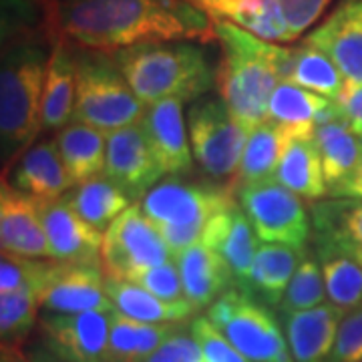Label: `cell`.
<instances>
[{
  "label": "cell",
  "mask_w": 362,
  "mask_h": 362,
  "mask_svg": "<svg viewBox=\"0 0 362 362\" xmlns=\"http://www.w3.org/2000/svg\"><path fill=\"white\" fill-rule=\"evenodd\" d=\"M306 252L282 246V244L262 242L254 259L252 278H250L246 294L254 296L270 308H278L286 294V288Z\"/></svg>",
  "instance_id": "30"
},
{
  "label": "cell",
  "mask_w": 362,
  "mask_h": 362,
  "mask_svg": "<svg viewBox=\"0 0 362 362\" xmlns=\"http://www.w3.org/2000/svg\"><path fill=\"white\" fill-rule=\"evenodd\" d=\"M169 259H173V254L139 204L123 211L103 233L101 266L105 276L133 282L143 272Z\"/></svg>",
  "instance_id": "10"
},
{
  "label": "cell",
  "mask_w": 362,
  "mask_h": 362,
  "mask_svg": "<svg viewBox=\"0 0 362 362\" xmlns=\"http://www.w3.org/2000/svg\"><path fill=\"white\" fill-rule=\"evenodd\" d=\"M105 290L113 304V310L127 316L131 320H137V322H187L194 316H197V312L192 308L189 302L169 304L131 280L105 276Z\"/></svg>",
  "instance_id": "27"
},
{
  "label": "cell",
  "mask_w": 362,
  "mask_h": 362,
  "mask_svg": "<svg viewBox=\"0 0 362 362\" xmlns=\"http://www.w3.org/2000/svg\"><path fill=\"white\" fill-rule=\"evenodd\" d=\"M105 175L115 181L135 204L163 180L165 171L157 161L141 121L107 133Z\"/></svg>",
  "instance_id": "13"
},
{
  "label": "cell",
  "mask_w": 362,
  "mask_h": 362,
  "mask_svg": "<svg viewBox=\"0 0 362 362\" xmlns=\"http://www.w3.org/2000/svg\"><path fill=\"white\" fill-rule=\"evenodd\" d=\"M314 139L322 157L328 195L337 197L338 192L356 175L361 168L362 135L352 129V125L340 113L318 123L314 129Z\"/></svg>",
  "instance_id": "21"
},
{
  "label": "cell",
  "mask_w": 362,
  "mask_h": 362,
  "mask_svg": "<svg viewBox=\"0 0 362 362\" xmlns=\"http://www.w3.org/2000/svg\"><path fill=\"white\" fill-rule=\"evenodd\" d=\"M294 133H308V131H292L272 119L259 123L256 129L250 131L242 163L238 169V175L232 181L233 189L256 181L272 180L276 175L280 159L284 156L286 145Z\"/></svg>",
  "instance_id": "29"
},
{
  "label": "cell",
  "mask_w": 362,
  "mask_h": 362,
  "mask_svg": "<svg viewBox=\"0 0 362 362\" xmlns=\"http://www.w3.org/2000/svg\"><path fill=\"white\" fill-rule=\"evenodd\" d=\"M0 247L23 258L52 259L40 202L14 187L6 177L0 185Z\"/></svg>",
  "instance_id": "14"
},
{
  "label": "cell",
  "mask_w": 362,
  "mask_h": 362,
  "mask_svg": "<svg viewBox=\"0 0 362 362\" xmlns=\"http://www.w3.org/2000/svg\"><path fill=\"white\" fill-rule=\"evenodd\" d=\"M54 139L75 185L105 173L107 133L85 123L71 121L57 133Z\"/></svg>",
  "instance_id": "32"
},
{
  "label": "cell",
  "mask_w": 362,
  "mask_h": 362,
  "mask_svg": "<svg viewBox=\"0 0 362 362\" xmlns=\"http://www.w3.org/2000/svg\"><path fill=\"white\" fill-rule=\"evenodd\" d=\"M304 42L328 54L349 85H362V0H340Z\"/></svg>",
  "instance_id": "15"
},
{
  "label": "cell",
  "mask_w": 362,
  "mask_h": 362,
  "mask_svg": "<svg viewBox=\"0 0 362 362\" xmlns=\"http://www.w3.org/2000/svg\"><path fill=\"white\" fill-rule=\"evenodd\" d=\"M189 332L199 344L207 362H254L244 356L228 338L211 324L206 314H197L189 322Z\"/></svg>",
  "instance_id": "38"
},
{
  "label": "cell",
  "mask_w": 362,
  "mask_h": 362,
  "mask_svg": "<svg viewBox=\"0 0 362 362\" xmlns=\"http://www.w3.org/2000/svg\"><path fill=\"white\" fill-rule=\"evenodd\" d=\"M45 259H30L2 252L0 258V292H14L25 286H39Z\"/></svg>",
  "instance_id": "40"
},
{
  "label": "cell",
  "mask_w": 362,
  "mask_h": 362,
  "mask_svg": "<svg viewBox=\"0 0 362 362\" xmlns=\"http://www.w3.org/2000/svg\"><path fill=\"white\" fill-rule=\"evenodd\" d=\"M338 105L352 129L362 135V85H346L342 97L338 99Z\"/></svg>",
  "instance_id": "44"
},
{
  "label": "cell",
  "mask_w": 362,
  "mask_h": 362,
  "mask_svg": "<svg viewBox=\"0 0 362 362\" xmlns=\"http://www.w3.org/2000/svg\"><path fill=\"white\" fill-rule=\"evenodd\" d=\"M175 262L185 298L197 314L207 310L218 298L235 288L228 262L204 242L181 252L180 256H175Z\"/></svg>",
  "instance_id": "20"
},
{
  "label": "cell",
  "mask_w": 362,
  "mask_h": 362,
  "mask_svg": "<svg viewBox=\"0 0 362 362\" xmlns=\"http://www.w3.org/2000/svg\"><path fill=\"white\" fill-rule=\"evenodd\" d=\"M206 316L250 361L294 362L284 330L270 306L244 290H228L207 308Z\"/></svg>",
  "instance_id": "7"
},
{
  "label": "cell",
  "mask_w": 362,
  "mask_h": 362,
  "mask_svg": "<svg viewBox=\"0 0 362 362\" xmlns=\"http://www.w3.org/2000/svg\"><path fill=\"white\" fill-rule=\"evenodd\" d=\"M330 0H280L290 39L296 40L304 30H308L326 11Z\"/></svg>",
  "instance_id": "42"
},
{
  "label": "cell",
  "mask_w": 362,
  "mask_h": 362,
  "mask_svg": "<svg viewBox=\"0 0 362 362\" xmlns=\"http://www.w3.org/2000/svg\"><path fill=\"white\" fill-rule=\"evenodd\" d=\"M181 99H163L147 105L141 119L145 135L165 175H192L195 165Z\"/></svg>",
  "instance_id": "17"
},
{
  "label": "cell",
  "mask_w": 362,
  "mask_h": 362,
  "mask_svg": "<svg viewBox=\"0 0 362 362\" xmlns=\"http://www.w3.org/2000/svg\"><path fill=\"white\" fill-rule=\"evenodd\" d=\"M39 292L25 286L14 292H0V340L2 346H23L35 326H39Z\"/></svg>",
  "instance_id": "36"
},
{
  "label": "cell",
  "mask_w": 362,
  "mask_h": 362,
  "mask_svg": "<svg viewBox=\"0 0 362 362\" xmlns=\"http://www.w3.org/2000/svg\"><path fill=\"white\" fill-rule=\"evenodd\" d=\"M314 233L362 246V199L330 197L310 206Z\"/></svg>",
  "instance_id": "35"
},
{
  "label": "cell",
  "mask_w": 362,
  "mask_h": 362,
  "mask_svg": "<svg viewBox=\"0 0 362 362\" xmlns=\"http://www.w3.org/2000/svg\"><path fill=\"white\" fill-rule=\"evenodd\" d=\"M337 242H338V240H337ZM338 244L344 247V250L349 252L350 256H352V258H354L356 262H358V264H361V268H362V246H356V244H349V242H338Z\"/></svg>",
  "instance_id": "48"
},
{
  "label": "cell",
  "mask_w": 362,
  "mask_h": 362,
  "mask_svg": "<svg viewBox=\"0 0 362 362\" xmlns=\"http://www.w3.org/2000/svg\"><path fill=\"white\" fill-rule=\"evenodd\" d=\"M187 2H192V4H195V6H197V0H187Z\"/></svg>",
  "instance_id": "50"
},
{
  "label": "cell",
  "mask_w": 362,
  "mask_h": 362,
  "mask_svg": "<svg viewBox=\"0 0 362 362\" xmlns=\"http://www.w3.org/2000/svg\"><path fill=\"white\" fill-rule=\"evenodd\" d=\"M37 292L40 308L51 314L113 310V304L105 290V272L101 264L45 259Z\"/></svg>",
  "instance_id": "11"
},
{
  "label": "cell",
  "mask_w": 362,
  "mask_h": 362,
  "mask_svg": "<svg viewBox=\"0 0 362 362\" xmlns=\"http://www.w3.org/2000/svg\"><path fill=\"white\" fill-rule=\"evenodd\" d=\"M337 197H356V199H362V161L356 175L338 192Z\"/></svg>",
  "instance_id": "45"
},
{
  "label": "cell",
  "mask_w": 362,
  "mask_h": 362,
  "mask_svg": "<svg viewBox=\"0 0 362 362\" xmlns=\"http://www.w3.org/2000/svg\"><path fill=\"white\" fill-rule=\"evenodd\" d=\"M290 81L332 101H338L349 85L332 59L304 40L300 47H294Z\"/></svg>",
  "instance_id": "34"
},
{
  "label": "cell",
  "mask_w": 362,
  "mask_h": 362,
  "mask_svg": "<svg viewBox=\"0 0 362 362\" xmlns=\"http://www.w3.org/2000/svg\"><path fill=\"white\" fill-rule=\"evenodd\" d=\"M145 111L147 105L131 89L111 52L77 49V99L73 121L111 133L139 123Z\"/></svg>",
  "instance_id": "6"
},
{
  "label": "cell",
  "mask_w": 362,
  "mask_h": 362,
  "mask_svg": "<svg viewBox=\"0 0 362 362\" xmlns=\"http://www.w3.org/2000/svg\"><path fill=\"white\" fill-rule=\"evenodd\" d=\"M192 153L211 180L232 183L242 163L247 133L230 113L221 97H199L187 111Z\"/></svg>",
  "instance_id": "8"
},
{
  "label": "cell",
  "mask_w": 362,
  "mask_h": 362,
  "mask_svg": "<svg viewBox=\"0 0 362 362\" xmlns=\"http://www.w3.org/2000/svg\"><path fill=\"white\" fill-rule=\"evenodd\" d=\"M340 113L338 101L316 95L292 81H280L268 105V119L292 131H314L318 123Z\"/></svg>",
  "instance_id": "28"
},
{
  "label": "cell",
  "mask_w": 362,
  "mask_h": 362,
  "mask_svg": "<svg viewBox=\"0 0 362 362\" xmlns=\"http://www.w3.org/2000/svg\"><path fill=\"white\" fill-rule=\"evenodd\" d=\"M187 322L147 324L113 310L109 334V362H147L159 346Z\"/></svg>",
  "instance_id": "31"
},
{
  "label": "cell",
  "mask_w": 362,
  "mask_h": 362,
  "mask_svg": "<svg viewBox=\"0 0 362 362\" xmlns=\"http://www.w3.org/2000/svg\"><path fill=\"white\" fill-rule=\"evenodd\" d=\"M326 300H328V294H326L322 268L314 256V252L308 250L300 262L298 270L294 272L290 284L286 288L284 298L276 310L278 314L310 310V308L324 304Z\"/></svg>",
  "instance_id": "37"
},
{
  "label": "cell",
  "mask_w": 362,
  "mask_h": 362,
  "mask_svg": "<svg viewBox=\"0 0 362 362\" xmlns=\"http://www.w3.org/2000/svg\"><path fill=\"white\" fill-rule=\"evenodd\" d=\"M45 25L54 42L115 52L141 42H216V21L187 0H47Z\"/></svg>",
  "instance_id": "1"
},
{
  "label": "cell",
  "mask_w": 362,
  "mask_h": 362,
  "mask_svg": "<svg viewBox=\"0 0 362 362\" xmlns=\"http://www.w3.org/2000/svg\"><path fill=\"white\" fill-rule=\"evenodd\" d=\"M361 362H362V361H361Z\"/></svg>",
  "instance_id": "51"
},
{
  "label": "cell",
  "mask_w": 362,
  "mask_h": 362,
  "mask_svg": "<svg viewBox=\"0 0 362 362\" xmlns=\"http://www.w3.org/2000/svg\"><path fill=\"white\" fill-rule=\"evenodd\" d=\"M109 312L51 314L39 318L40 344L65 362H109Z\"/></svg>",
  "instance_id": "12"
},
{
  "label": "cell",
  "mask_w": 362,
  "mask_h": 362,
  "mask_svg": "<svg viewBox=\"0 0 362 362\" xmlns=\"http://www.w3.org/2000/svg\"><path fill=\"white\" fill-rule=\"evenodd\" d=\"M235 197L259 242L282 244L300 252L308 250L314 228L310 209H306L300 195L272 177L238 187Z\"/></svg>",
  "instance_id": "9"
},
{
  "label": "cell",
  "mask_w": 362,
  "mask_h": 362,
  "mask_svg": "<svg viewBox=\"0 0 362 362\" xmlns=\"http://www.w3.org/2000/svg\"><path fill=\"white\" fill-rule=\"evenodd\" d=\"M147 362H207L199 344L185 326L169 337Z\"/></svg>",
  "instance_id": "43"
},
{
  "label": "cell",
  "mask_w": 362,
  "mask_h": 362,
  "mask_svg": "<svg viewBox=\"0 0 362 362\" xmlns=\"http://www.w3.org/2000/svg\"><path fill=\"white\" fill-rule=\"evenodd\" d=\"M362 361V308L346 312L338 326L337 340L328 362H361Z\"/></svg>",
  "instance_id": "41"
},
{
  "label": "cell",
  "mask_w": 362,
  "mask_h": 362,
  "mask_svg": "<svg viewBox=\"0 0 362 362\" xmlns=\"http://www.w3.org/2000/svg\"><path fill=\"white\" fill-rule=\"evenodd\" d=\"M197 6L214 21H230L259 39L292 42L280 0H197Z\"/></svg>",
  "instance_id": "26"
},
{
  "label": "cell",
  "mask_w": 362,
  "mask_h": 362,
  "mask_svg": "<svg viewBox=\"0 0 362 362\" xmlns=\"http://www.w3.org/2000/svg\"><path fill=\"white\" fill-rule=\"evenodd\" d=\"M33 2H39V4H45L47 0H33Z\"/></svg>",
  "instance_id": "49"
},
{
  "label": "cell",
  "mask_w": 362,
  "mask_h": 362,
  "mask_svg": "<svg viewBox=\"0 0 362 362\" xmlns=\"http://www.w3.org/2000/svg\"><path fill=\"white\" fill-rule=\"evenodd\" d=\"M28 354V361L30 362H65L61 361L59 356H54L51 350L47 349V346H42V344H37V346H33V349L26 352Z\"/></svg>",
  "instance_id": "46"
},
{
  "label": "cell",
  "mask_w": 362,
  "mask_h": 362,
  "mask_svg": "<svg viewBox=\"0 0 362 362\" xmlns=\"http://www.w3.org/2000/svg\"><path fill=\"white\" fill-rule=\"evenodd\" d=\"M65 197L83 220L103 233L123 211H127L135 204L105 173L75 185V189H71Z\"/></svg>",
  "instance_id": "33"
},
{
  "label": "cell",
  "mask_w": 362,
  "mask_h": 362,
  "mask_svg": "<svg viewBox=\"0 0 362 362\" xmlns=\"http://www.w3.org/2000/svg\"><path fill=\"white\" fill-rule=\"evenodd\" d=\"M274 180L300 195L304 202L314 204L328 197L322 157L314 139V131L292 135V139L286 145L284 156L278 163Z\"/></svg>",
  "instance_id": "24"
},
{
  "label": "cell",
  "mask_w": 362,
  "mask_h": 362,
  "mask_svg": "<svg viewBox=\"0 0 362 362\" xmlns=\"http://www.w3.org/2000/svg\"><path fill=\"white\" fill-rule=\"evenodd\" d=\"M111 54L145 105L163 99L197 101L216 85L206 52L194 40L141 42Z\"/></svg>",
  "instance_id": "4"
},
{
  "label": "cell",
  "mask_w": 362,
  "mask_h": 362,
  "mask_svg": "<svg viewBox=\"0 0 362 362\" xmlns=\"http://www.w3.org/2000/svg\"><path fill=\"white\" fill-rule=\"evenodd\" d=\"M344 314L332 302L310 310L280 314L294 362H328Z\"/></svg>",
  "instance_id": "19"
},
{
  "label": "cell",
  "mask_w": 362,
  "mask_h": 362,
  "mask_svg": "<svg viewBox=\"0 0 362 362\" xmlns=\"http://www.w3.org/2000/svg\"><path fill=\"white\" fill-rule=\"evenodd\" d=\"M220 65L216 89L238 123L250 133L268 121V105L280 81H290L294 47L264 40L230 21H216Z\"/></svg>",
  "instance_id": "2"
},
{
  "label": "cell",
  "mask_w": 362,
  "mask_h": 362,
  "mask_svg": "<svg viewBox=\"0 0 362 362\" xmlns=\"http://www.w3.org/2000/svg\"><path fill=\"white\" fill-rule=\"evenodd\" d=\"M312 252L322 268L328 302L340 310L362 308V268L337 240L314 233Z\"/></svg>",
  "instance_id": "25"
},
{
  "label": "cell",
  "mask_w": 362,
  "mask_h": 362,
  "mask_svg": "<svg viewBox=\"0 0 362 362\" xmlns=\"http://www.w3.org/2000/svg\"><path fill=\"white\" fill-rule=\"evenodd\" d=\"M0 362H30L23 346H2Z\"/></svg>",
  "instance_id": "47"
},
{
  "label": "cell",
  "mask_w": 362,
  "mask_h": 362,
  "mask_svg": "<svg viewBox=\"0 0 362 362\" xmlns=\"http://www.w3.org/2000/svg\"><path fill=\"white\" fill-rule=\"evenodd\" d=\"M77 99V49L66 40L52 42L51 61L42 90V131L66 127L75 115Z\"/></svg>",
  "instance_id": "23"
},
{
  "label": "cell",
  "mask_w": 362,
  "mask_h": 362,
  "mask_svg": "<svg viewBox=\"0 0 362 362\" xmlns=\"http://www.w3.org/2000/svg\"><path fill=\"white\" fill-rule=\"evenodd\" d=\"M202 242L216 250L228 262L235 280V288L246 292L262 242L240 204L214 216L204 230Z\"/></svg>",
  "instance_id": "18"
},
{
  "label": "cell",
  "mask_w": 362,
  "mask_h": 362,
  "mask_svg": "<svg viewBox=\"0 0 362 362\" xmlns=\"http://www.w3.org/2000/svg\"><path fill=\"white\" fill-rule=\"evenodd\" d=\"M40 216L54 262L101 264L103 232L83 220L66 197L40 204Z\"/></svg>",
  "instance_id": "16"
},
{
  "label": "cell",
  "mask_w": 362,
  "mask_h": 362,
  "mask_svg": "<svg viewBox=\"0 0 362 362\" xmlns=\"http://www.w3.org/2000/svg\"><path fill=\"white\" fill-rule=\"evenodd\" d=\"M52 40L45 30L2 37L0 141L2 177L37 143L42 131V90Z\"/></svg>",
  "instance_id": "3"
},
{
  "label": "cell",
  "mask_w": 362,
  "mask_h": 362,
  "mask_svg": "<svg viewBox=\"0 0 362 362\" xmlns=\"http://www.w3.org/2000/svg\"><path fill=\"white\" fill-rule=\"evenodd\" d=\"M133 282H137L145 290H149L153 296L161 298V300H165L169 304L187 302L175 258L169 259L165 264H159V266L151 268V270L143 272L141 276L137 280H133Z\"/></svg>",
  "instance_id": "39"
},
{
  "label": "cell",
  "mask_w": 362,
  "mask_h": 362,
  "mask_svg": "<svg viewBox=\"0 0 362 362\" xmlns=\"http://www.w3.org/2000/svg\"><path fill=\"white\" fill-rule=\"evenodd\" d=\"M139 206L175 258L187 247L199 244L209 220L238 206V197L232 183L211 177L169 175L143 197Z\"/></svg>",
  "instance_id": "5"
},
{
  "label": "cell",
  "mask_w": 362,
  "mask_h": 362,
  "mask_svg": "<svg viewBox=\"0 0 362 362\" xmlns=\"http://www.w3.org/2000/svg\"><path fill=\"white\" fill-rule=\"evenodd\" d=\"M13 185L39 199L40 204L61 199L75 187L59 151L57 139L35 143L21 157V161L14 165Z\"/></svg>",
  "instance_id": "22"
}]
</instances>
